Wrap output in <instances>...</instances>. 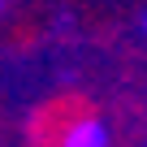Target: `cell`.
<instances>
[{
  "label": "cell",
  "mask_w": 147,
  "mask_h": 147,
  "mask_svg": "<svg viewBox=\"0 0 147 147\" xmlns=\"http://www.w3.org/2000/svg\"><path fill=\"white\" fill-rule=\"evenodd\" d=\"M56 147H108V130H104L100 117H74L61 130Z\"/></svg>",
  "instance_id": "cell-1"
}]
</instances>
